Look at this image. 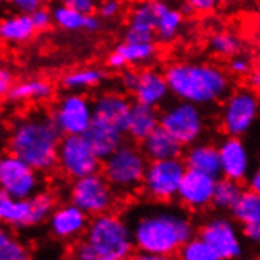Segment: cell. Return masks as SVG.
Listing matches in <instances>:
<instances>
[{
    "label": "cell",
    "instance_id": "1",
    "mask_svg": "<svg viewBox=\"0 0 260 260\" xmlns=\"http://www.w3.org/2000/svg\"><path fill=\"white\" fill-rule=\"evenodd\" d=\"M136 249L172 257L196 235V225L185 211L158 207L141 213L133 222Z\"/></svg>",
    "mask_w": 260,
    "mask_h": 260
},
{
    "label": "cell",
    "instance_id": "2",
    "mask_svg": "<svg viewBox=\"0 0 260 260\" xmlns=\"http://www.w3.org/2000/svg\"><path fill=\"white\" fill-rule=\"evenodd\" d=\"M62 137L63 134L55 125L52 115L30 112L13 123L8 137V150L40 174H48L57 167Z\"/></svg>",
    "mask_w": 260,
    "mask_h": 260
},
{
    "label": "cell",
    "instance_id": "3",
    "mask_svg": "<svg viewBox=\"0 0 260 260\" xmlns=\"http://www.w3.org/2000/svg\"><path fill=\"white\" fill-rule=\"evenodd\" d=\"M164 74L172 96L201 108L224 100L231 90L229 74L210 62L178 60L167 65Z\"/></svg>",
    "mask_w": 260,
    "mask_h": 260
},
{
    "label": "cell",
    "instance_id": "4",
    "mask_svg": "<svg viewBox=\"0 0 260 260\" xmlns=\"http://www.w3.org/2000/svg\"><path fill=\"white\" fill-rule=\"evenodd\" d=\"M84 237L103 257L129 258L136 249L133 227L112 211L91 218Z\"/></svg>",
    "mask_w": 260,
    "mask_h": 260
},
{
    "label": "cell",
    "instance_id": "5",
    "mask_svg": "<svg viewBox=\"0 0 260 260\" xmlns=\"http://www.w3.org/2000/svg\"><path fill=\"white\" fill-rule=\"evenodd\" d=\"M148 159L141 147L123 144L101 164V174L118 192H134L142 186Z\"/></svg>",
    "mask_w": 260,
    "mask_h": 260
},
{
    "label": "cell",
    "instance_id": "6",
    "mask_svg": "<svg viewBox=\"0 0 260 260\" xmlns=\"http://www.w3.org/2000/svg\"><path fill=\"white\" fill-rule=\"evenodd\" d=\"M260 115V100L254 88L231 91L221 108V128L227 136L243 137L255 125Z\"/></svg>",
    "mask_w": 260,
    "mask_h": 260
},
{
    "label": "cell",
    "instance_id": "7",
    "mask_svg": "<svg viewBox=\"0 0 260 260\" xmlns=\"http://www.w3.org/2000/svg\"><path fill=\"white\" fill-rule=\"evenodd\" d=\"M159 125L183 145L189 147L201 141L205 133V115L201 106L180 101L166 106L159 114Z\"/></svg>",
    "mask_w": 260,
    "mask_h": 260
},
{
    "label": "cell",
    "instance_id": "8",
    "mask_svg": "<svg viewBox=\"0 0 260 260\" xmlns=\"http://www.w3.org/2000/svg\"><path fill=\"white\" fill-rule=\"evenodd\" d=\"M188 167L181 158L148 161L141 189L155 202H171L177 199L178 188Z\"/></svg>",
    "mask_w": 260,
    "mask_h": 260
},
{
    "label": "cell",
    "instance_id": "9",
    "mask_svg": "<svg viewBox=\"0 0 260 260\" xmlns=\"http://www.w3.org/2000/svg\"><path fill=\"white\" fill-rule=\"evenodd\" d=\"M70 202L85 211L90 218L112 211L115 205V189L101 172L73 180Z\"/></svg>",
    "mask_w": 260,
    "mask_h": 260
},
{
    "label": "cell",
    "instance_id": "10",
    "mask_svg": "<svg viewBox=\"0 0 260 260\" xmlns=\"http://www.w3.org/2000/svg\"><path fill=\"white\" fill-rule=\"evenodd\" d=\"M103 161L91 150L82 134L63 136L58 147L57 167L65 177L78 180L101 172Z\"/></svg>",
    "mask_w": 260,
    "mask_h": 260
},
{
    "label": "cell",
    "instance_id": "11",
    "mask_svg": "<svg viewBox=\"0 0 260 260\" xmlns=\"http://www.w3.org/2000/svg\"><path fill=\"white\" fill-rule=\"evenodd\" d=\"M0 189L13 199H30L41 189L40 172L14 153L0 155Z\"/></svg>",
    "mask_w": 260,
    "mask_h": 260
},
{
    "label": "cell",
    "instance_id": "12",
    "mask_svg": "<svg viewBox=\"0 0 260 260\" xmlns=\"http://www.w3.org/2000/svg\"><path fill=\"white\" fill-rule=\"evenodd\" d=\"M51 115L63 136L84 134L95 118L93 103L79 91H68L57 100Z\"/></svg>",
    "mask_w": 260,
    "mask_h": 260
},
{
    "label": "cell",
    "instance_id": "13",
    "mask_svg": "<svg viewBox=\"0 0 260 260\" xmlns=\"http://www.w3.org/2000/svg\"><path fill=\"white\" fill-rule=\"evenodd\" d=\"M197 235L210 244V248L221 257V260H237L244 252L243 234L238 231L235 221L229 218H210L201 225Z\"/></svg>",
    "mask_w": 260,
    "mask_h": 260
},
{
    "label": "cell",
    "instance_id": "14",
    "mask_svg": "<svg viewBox=\"0 0 260 260\" xmlns=\"http://www.w3.org/2000/svg\"><path fill=\"white\" fill-rule=\"evenodd\" d=\"M216 181V177L188 169L178 188L177 201L189 211H202L213 205Z\"/></svg>",
    "mask_w": 260,
    "mask_h": 260
},
{
    "label": "cell",
    "instance_id": "15",
    "mask_svg": "<svg viewBox=\"0 0 260 260\" xmlns=\"http://www.w3.org/2000/svg\"><path fill=\"white\" fill-rule=\"evenodd\" d=\"M221 175L235 181L248 180L251 174V153L241 137L227 136L219 142Z\"/></svg>",
    "mask_w": 260,
    "mask_h": 260
},
{
    "label": "cell",
    "instance_id": "16",
    "mask_svg": "<svg viewBox=\"0 0 260 260\" xmlns=\"http://www.w3.org/2000/svg\"><path fill=\"white\" fill-rule=\"evenodd\" d=\"M90 216L74 204H63L55 207L48 221L49 232L54 238L62 241H73L85 235Z\"/></svg>",
    "mask_w": 260,
    "mask_h": 260
},
{
    "label": "cell",
    "instance_id": "17",
    "mask_svg": "<svg viewBox=\"0 0 260 260\" xmlns=\"http://www.w3.org/2000/svg\"><path fill=\"white\" fill-rule=\"evenodd\" d=\"M131 95L136 103L150 106V108H159L171 95L166 74L153 68L137 71V79Z\"/></svg>",
    "mask_w": 260,
    "mask_h": 260
},
{
    "label": "cell",
    "instance_id": "18",
    "mask_svg": "<svg viewBox=\"0 0 260 260\" xmlns=\"http://www.w3.org/2000/svg\"><path fill=\"white\" fill-rule=\"evenodd\" d=\"M133 103L118 91H104L93 101L95 118L120 128L126 134V125Z\"/></svg>",
    "mask_w": 260,
    "mask_h": 260
},
{
    "label": "cell",
    "instance_id": "19",
    "mask_svg": "<svg viewBox=\"0 0 260 260\" xmlns=\"http://www.w3.org/2000/svg\"><path fill=\"white\" fill-rule=\"evenodd\" d=\"M82 136L85 137V141L88 142L91 150L96 153V156L101 161L109 158L117 148H120L125 144L123 131L98 118H93L91 125Z\"/></svg>",
    "mask_w": 260,
    "mask_h": 260
},
{
    "label": "cell",
    "instance_id": "20",
    "mask_svg": "<svg viewBox=\"0 0 260 260\" xmlns=\"http://www.w3.org/2000/svg\"><path fill=\"white\" fill-rule=\"evenodd\" d=\"M126 41H155V0H139L129 11L126 28Z\"/></svg>",
    "mask_w": 260,
    "mask_h": 260
},
{
    "label": "cell",
    "instance_id": "21",
    "mask_svg": "<svg viewBox=\"0 0 260 260\" xmlns=\"http://www.w3.org/2000/svg\"><path fill=\"white\" fill-rule=\"evenodd\" d=\"M185 27L183 13L166 0H155V40L169 44L175 41Z\"/></svg>",
    "mask_w": 260,
    "mask_h": 260
},
{
    "label": "cell",
    "instance_id": "22",
    "mask_svg": "<svg viewBox=\"0 0 260 260\" xmlns=\"http://www.w3.org/2000/svg\"><path fill=\"white\" fill-rule=\"evenodd\" d=\"M51 11L54 25L65 30V32H81V30H85L88 34H95L101 28V18L93 13L85 14L65 4L55 5Z\"/></svg>",
    "mask_w": 260,
    "mask_h": 260
},
{
    "label": "cell",
    "instance_id": "23",
    "mask_svg": "<svg viewBox=\"0 0 260 260\" xmlns=\"http://www.w3.org/2000/svg\"><path fill=\"white\" fill-rule=\"evenodd\" d=\"M141 148L148 161L181 158L183 147L175 137L161 125L141 142Z\"/></svg>",
    "mask_w": 260,
    "mask_h": 260
},
{
    "label": "cell",
    "instance_id": "24",
    "mask_svg": "<svg viewBox=\"0 0 260 260\" xmlns=\"http://www.w3.org/2000/svg\"><path fill=\"white\" fill-rule=\"evenodd\" d=\"M188 169L204 172L219 178L221 177V159L218 145L207 144V142H196L188 147L183 155Z\"/></svg>",
    "mask_w": 260,
    "mask_h": 260
},
{
    "label": "cell",
    "instance_id": "25",
    "mask_svg": "<svg viewBox=\"0 0 260 260\" xmlns=\"http://www.w3.org/2000/svg\"><path fill=\"white\" fill-rule=\"evenodd\" d=\"M0 224L10 229L34 227L30 199H13L0 189Z\"/></svg>",
    "mask_w": 260,
    "mask_h": 260
},
{
    "label": "cell",
    "instance_id": "26",
    "mask_svg": "<svg viewBox=\"0 0 260 260\" xmlns=\"http://www.w3.org/2000/svg\"><path fill=\"white\" fill-rule=\"evenodd\" d=\"M35 35L37 28L30 14L16 11L0 19V40L8 44H25Z\"/></svg>",
    "mask_w": 260,
    "mask_h": 260
},
{
    "label": "cell",
    "instance_id": "27",
    "mask_svg": "<svg viewBox=\"0 0 260 260\" xmlns=\"http://www.w3.org/2000/svg\"><path fill=\"white\" fill-rule=\"evenodd\" d=\"M158 126H159V112L156 111V108H150V106L134 101L126 125V134L131 139L136 142H142Z\"/></svg>",
    "mask_w": 260,
    "mask_h": 260
},
{
    "label": "cell",
    "instance_id": "28",
    "mask_svg": "<svg viewBox=\"0 0 260 260\" xmlns=\"http://www.w3.org/2000/svg\"><path fill=\"white\" fill-rule=\"evenodd\" d=\"M54 91L51 81L44 78H32L14 84L8 100L11 103H44L52 100Z\"/></svg>",
    "mask_w": 260,
    "mask_h": 260
},
{
    "label": "cell",
    "instance_id": "29",
    "mask_svg": "<svg viewBox=\"0 0 260 260\" xmlns=\"http://www.w3.org/2000/svg\"><path fill=\"white\" fill-rule=\"evenodd\" d=\"M106 73L100 67H81L70 70L62 76V87L68 91H82L100 87L106 81Z\"/></svg>",
    "mask_w": 260,
    "mask_h": 260
},
{
    "label": "cell",
    "instance_id": "30",
    "mask_svg": "<svg viewBox=\"0 0 260 260\" xmlns=\"http://www.w3.org/2000/svg\"><path fill=\"white\" fill-rule=\"evenodd\" d=\"M115 51L125 58L128 67H139L147 65L156 58L158 49L153 41L142 43V41H121L115 46Z\"/></svg>",
    "mask_w": 260,
    "mask_h": 260
},
{
    "label": "cell",
    "instance_id": "31",
    "mask_svg": "<svg viewBox=\"0 0 260 260\" xmlns=\"http://www.w3.org/2000/svg\"><path fill=\"white\" fill-rule=\"evenodd\" d=\"M232 219L240 225L260 221V194L252 189H244L234 208L231 210Z\"/></svg>",
    "mask_w": 260,
    "mask_h": 260
},
{
    "label": "cell",
    "instance_id": "32",
    "mask_svg": "<svg viewBox=\"0 0 260 260\" xmlns=\"http://www.w3.org/2000/svg\"><path fill=\"white\" fill-rule=\"evenodd\" d=\"M208 49L221 58H232L241 51V40L232 30L221 28L213 32L208 38Z\"/></svg>",
    "mask_w": 260,
    "mask_h": 260
},
{
    "label": "cell",
    "instance_id": "33",
    "mask_svg": "<svg viewBox=\"0 0 260 260\" xmlns=\"http://www.w3.org/2000/svg\"><path fill=\"white\" fill-rule=\"evenodd\" d=\"M0 260H34L27 244L4 224H0Z\"/></svg>",
    "mask_w": 260,
    "mask_h": 260
},
{
    "label": "cell",
    "instance_id": "34",
    "mask_svg": "<svg viewBox=\"0 0 260 260\" xmlns=\"http://www.w3.org/2000/svg\"><path fill=\"white\" fill-rule=\"evenodd\" d=\"M243 186L240 181L231 180L221 177L216 181L215 186V194H213V207H216L218 210H225L231 211L240 196L243 194Z\"/></svg>",
    "mask_w": 260,
    "mask_h": 260
},
{
    "label": "cell",
    "instance_id": "35",
    "mask_svg": "<svg viewBox=\"0 0 260 260\" xmlns=\"http://www.w3.org/2000/svg\"><path fill=\"white\" fill-rule=\"evenodd\" d=\"M30 204H32V219L34 227L48 222L52 211L55 210V196L51 191L40 189L35 196L30 197Z\"/></svg>",
    "mask_w": 260,
    "mask_h": 260
},
{
    "label": "cell",
    "instance_id": "36",
    "mask_svg": "<svg viewBox=\"0 0 260 260\" xmlns=\"http://www.w3.org/2000/svg\"><path fill=\"white\" fill-rule=\"evenodd\" d=\"M178 260H221V257L210 248L199 235H194L178 251Z\"/></svg>",
    "mask_w": 260,
    "mask_h": 260
},
{
    "label": "cell",
    "instance_id": "37",
    "mask_svg": "<svg viewBox=\"0 0 260 260\" xmlns=\"http://www.w3.org/2000/svg\"><path fill=\"white\" fill-rule=\"evenodd\" d=\"M183 4L189 13L205 16V14H210L216 10L219 0H183Z\"/></svg>",
    "mask_w": 260,
    "mask_h": 260
},
{
    "label": "cell",
    "instance_id": "38",
    "mask_svg": "<svg viewBox=\"0 0 260 260\" xmlns=\"http://www.w3.org/2000/svg\"><path fill=\"white\" fill-rule=\"evenodd\" d=\"M121 8H123L121 0H101L96 11L101 19H114L121 13Z\"/></svg>",
    "mask_w": 260,
    "mask_h": 260
},
{
    "label": "cell",
    "instance_id": "39",
    "mask_svg": "<svg viewBox=\"0 0 260 260\" xmlns=\"http://www.w3.org/2000/svg\"><path fill=\"white\" fill-rule=\"evenodd\" d=\"M32 16V21L35 24V28L37 32H46L48 28H51V25L54 24V19H52V11L48 10V8H40L37 10L35 13L30 14Z\"/></svg>",
    "mask_w": 260,
    "mask_h": 260
},
{
    "label": "cell",
    "instance_id": "40",
    "mask_svg": "<svg viewBox=\"0 0 260 260\" xmlns=\"http://www.w3.org/2000/svg\"><path fill=\"white\" fill-rule=\"evenodd\" d=\"M98 257L100 254L96 252V249L85 240L76 244L71 254V260H98Z\"/></svg>",
    "mask_w": 260,
    "mask_h": 260
},
{
    "label": "cell",
    "instance_id": "41",
    "mask_svg": "<svg viewBox=\"0 0 260 260\" xmlns=\"http://www.w3.org/2000/svg\"><path fill=\"white\" fill-rule=\"evenodd\" d=\"M8 4L13 10H16L18 13L32 14L37 10L44 7V0H8Z\"/></svg>",
    "mask_w": 260,
    "mask_h": 260
},
{
    "label": "cell",
    "instance_id": "42",
    "mask_svg": "<svg viewBox=\"0 0 260 260\" xmlns=\"http://www.w3.org/2000/svg\"><path fill=\"white\" fill-rule=\"evenodd\" d=\"M14 84L16 81H14L13 71L7 65L0 63V96H8Z\"/></svg>",
    "mask_w": 260,
    "mask_h": 260
},
{
    "label": "cell",
    "instance_id": "43",
    "mask_svg": "<svg viewBox=\"0 0 260 260\" xmlns=\"http://www.w3.org/2000/svg\"><path fill=\"white\" fill-rule=\"evenodd\" d=\"M231 71L235 76H246L251 73V60L244 55H235L231 58Z\"/></svg>",
    "mask_w": 260,
    "mask_h": 260
},
{
    "label": "cell",
    "instance_id": "44",
    "mask_svg": "<svg viewBox=\"0 0 260 260\" xmlns=\"http://www.w3.org/2000/svg\"><path fill=\"white\" fill-rule=\"evenodd\" d=\"M60 2L68 5V7H73L76 10H79L85 14L95 13L98 8V0H60Z\"/></svg>",
    "mask_w": 260,
    "mask_h": 260
},
{
    "label": "cell",
    "instance_id": "45",
    "mask_svg": "<svg viewBox=\"0 0 260 260\" xmlns=\"http://www.w3.org/2000/svg\"><path fill=\"white\" fill-rule=\"evenodd\" d=\"M243 227V237L246 238L248 241L251 243H255V244H260V221H255V222H251V224H244L241 225Z\"/></svg>",
    "mask_w": 260,
    "mask_h": 260
},
{
    "label": "cell",
    "instance_id": "46",
    "mask_svg": "<svg viewBox=\"0 0 260 260\" xmlns=\"http://www.w3.org/2000/svg\"><path fill=\"white\" fill-rule=\"evenodd\" d=\"M136 79H137V71L126 70L120 76V84H121V87H123L125 90H128L131 93L133 88H134V84H136Z\"/></svg>",
    "mask_w": 260,
    "mask_h": 260
},
{
    "label": "cell",
    "instance_id": "47",
    "mask_svg": "<svg viewBox=\"0 0 260 260\" xmlns=\"http://www.w3.org/2000/svg\"><path fill=\"white\" fill-rule=\"evenodd\" d=\"M108 67L111 68V70H115V71H121V70H125L128 65H126V62H125V58L121 57L115 49L108 55Z\"/></svg>",
    "mask_w": 260,
    "mask_h": 260
},
{
    "label": "cell",
    "instance_id": "48",
    "mask_svg": "<svg viewBox=\"0 0 260 260\" xmlns=\"http://www.w3.org/2000/svg\"><path fill=\"white\" fill-rule=\"evenodd\" d=\"M248 188L255 191L257 194H260V164L254 171H251V174L248 177Z\"/></svg>",
    "mask_w": 260,
    "mask_h": 260
},
{
    "label": "cell",
    "instance_id": "49",
    "mask_svg": "<svg viewBox=\"0 0 260 260\" xmlns=\"http://www.w3.org/2000/svg\"><path fill=\"white\" fill-rule=\"evenodd\" d=\"M128 260H172V257H166V255L148 254V252H141V251H137V252L133 254Z\"/></svg>",
    "mask_w": 260,
    "mask_h": 260
},
{
    "label": "cell",
    "instance_id": "50",
    "mask_svg": "<svg viewBox=\"0 0 260 260\" xmlns=\"http://www.w3.org/2000/svg\"><path fill=\"white\" fill-rule=\"evenodd\" d=\"M249 84L254 90H260V65L251 70L249 73Z\"/></svg>",
    "mask_w": 260,
    "mask_h": 260
},
{
    "label": "cell",
    "instance_id": "51",
    "mask_svg": "<svg viewBox=\"0 0 260 260\" xmlns=\"http://www.w3.org/2000/svg\"><path fill=\"white\" fill-rule=\"evenodd\" d=\"M98 260H128V258H120V257H103V255H100Z\"/></svg>",
    "mask_w": 260,
    "mask_h": 260
},
{
    "label": "cell",
    "instance_id": "52",
    "mask_svg": "<svg viewBox=\"0 0 260 260\" xmlns=\"http://www.w3.org/2000/svg\"><path fill=\"white\" fill-rule=\"evenodd\" d=\"M5 4H8V0H0V7L5 5Z\"/></svg>",
    "mask_w": 260,
    "mask_h": 260
},
{
    "label": "cell",
    "instance_id": "53",
    "mask_svg": "<svg viewBox=\"0 0 260 260\" xmlns=\"http://www.w3.org/2000/svg\"><path fill=\"white\" fill-rule=\"evenodd\" d=\"M219 2H231V0H219Z\"/></svg>",
    "mask_w": 260,
    "mask_h": 260
},
{
    "label": "cell",
    "instance_id": "54",
    "mask_svg": "<svg viewBox=\"0 0 260 260\" xmlns=\"http://www.w3.org/2000/svg\"><path fill=\"white\" fill-rule=\"evenodd\" d=\"M0 133H2V126H0Z\"/></svg>",
    "mask_w": 260,
    "mask_h": 260
}]
</instances>
